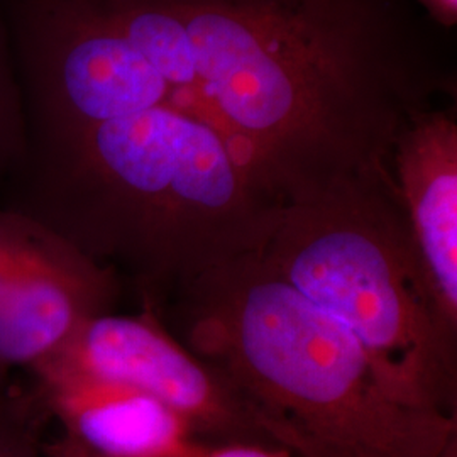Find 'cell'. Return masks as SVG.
Listing matches in <instances>:
<instances>
[{"mask_svg":"<svg viewBox=\"0 0 457 457\" xmlns=\"http://www.w3.org/2000/svg\"><path fill=\"white\" fill-rule=\"evenodd\" d=\"M46 454L48 457H98L88 453L87 449H83L82 445H79L77 442L68 439L65 436L60 441L48 445Z\"/></svg>","mask_w":457,"mask_h":457,"instance_id":"9a60e30c","label":"cell"},{"mask_svg":"<svg viewBox=\"0 0 457 457\" xmlns=\"http://www.w3.org/2000/svg\"><path fill=\"white\" fill-rule=\"evenodd\" d=\"M185 345L245 393L281 447L322 457H442L457 417L385 390L360 341L278 278L262 253L177 290Z\"/></svg>","mask_w":457,"mask_h":457,"instance_id":"3957f363","label":"cell"},{"mask_svg":"<svg viewBox=\"0 0 457 457\" xmlns=\"http://www.w3.org/2000/svg\"><path fill=\"white\" fill-rule=\"evenodd\" d=\"M392 173L434 307L457 336V122L432 107L398 136Z\"/></svg>","mask_w":457,"mask_h":457,"instance_id":"ba28073f","label":"cell"},{"mask_svg":"<svg viewBox=\"0 0 457 457\" xmlns=\"http://www.w3.org/2000/svg\"><path fill=\"white\" fill-rule=\"evenodd\" d=\"M48 147L49 209L85 254L180 290L262 253L283 204L204 119L175 105L100 122Z\"/></svg>","mask_w":457,"mask_h":457,"instance_id":"7a4b0ae2","label":"cell"},{"mask_svg":"<svg viewBox=\"0 0 457 457\" xmlns=\"http://www.w3.org/2000/svg\"><path fill=\"white\" fill-rule=\"evenodd\" d=\"M287 205L392 168L454 66L411 0H85Z\"/></svg>","mask_w":457,"mask_h":457,"instance_id":"6da1fadb","label":"cell"},{"mask_svg":"<svg viewBox=\"0 0 457 457\" xmlns=\"http://www.w3.org/2000/svg\"><path fill=\"white\" fill-rule=\"evenodd\" d=\"M305 457V456H303ZM307 457H322V456H315V454H307Z\"/></svg>","mask_w":457,"mask_h":457,"instance_id":"e0dca14e","label":"cell"},{"mask_svg":"<svg viewBox=\"0 0 457 457\" xmlns=\"http://www.w3.org/2000/svg\"><path fill=\"white\" fill-rule=\"evenodd\" d=\"M114 290L107 268L36 224L24 262L0 300V368L48 361L87 320L105 313Z\"/></svg>","mask_w":457,"mask_h":457,"instance_id":"52a82bcc","label":"cell"},{"mask_svg":"<svg viewBox=\"0 0 457 457\" xmlns=\"http://www.w3.org/2000/svg\"><path fill=\"white\" fill-rule=\"evenodd\" d=\"M442 457H457V442H454V444L444 453V456Z\"/></svg>","mask_w":457,"mask_h":457,"instance_id":"2e32d148","label":"cell"},{"mask_svg":"<svg viewBox=\"0 0 457 457\" xmlns=\"http://www.w3.org/2000/svg\"><path fill=\"white\" fill-rule=\"evenodd\" d=\"M28 115L7 12L0 7V175L26 151Z\"/></svg>","mask_w":457,"mask_h":457,"instance_id":"30bf717a","label":"cell"},{"mask_svg":"<svg viewBox=\"0 0 457 457\" xmlns=\"http://www.w3.org/2000/svg\"><path fill=\"white\" fill-rule=\"evenodd\" d=\"M7 16L26 115L45 145L171 104L173 87L85 0H16Z\"/></svg>","mask_w":457,"mask_h":457,"instance_id":"5b68a950","label":"cell"},{"mask_svg":"<svg viewBox=\"0 0 457 457\" xmlns=\"http://www.w3.org/2000/svg\"><path fill=\"white\" fill-rule=\"evenodd\" d=\"M65 437L98 457H194L205 444L180 415L131 386L39 371Z\"/></svg>","mask_w":457,"mask_h":457,"instance_id":"9c48e42d","label":"cell"},{"mask_svg":"<svg viewBox=\"0 0 457 457\" xmlns=\"http://www.w3.org/2000/svg\"><path fill=\"white\" fill-rule=\"evenodd\" d=\"M281 445L256 442H205L194 457H292Z\"/></svg>","mask_w":457,"mask_h":457,"instance_id":"7c38bea8","label":"cell"},{"mask_svg":"<svg viewBox=\"0 0 457 457\" xmlns=\"http://www.w3.org/2000/svg\"><path fill=\"white\" fill-rule=\"evenodd\" d=\"M36 370L90 376L146 393L180 415L200 441L279 445L275 425L262 410L149 315H96Z\"/></svg>","mask_w":457,"mask_h":457,"instance_id":"8992f818","label":"cell"},{"mask_svg":"<svg viewBox=\"0 0 457 457\" xmlns=\"http://www.w3.org/2000/svg\"><path fill=\"white\" fill-rule=\"evenodd\" d=\"M436 26L451 29L457 24V0H411Z\"/></svg>","mask_w":457,"mask_h":457,"instance_id":"4fadbf2b","label":"cell"},{"mask_svg":"<svg viewBox=\"0 0 457 457\" xmlns=\"http://www.w3.org/2000/svg\"><path fill=\"white\" fill-rule=\"evenodd\" d=\"M0 457H33V447L19 436L0 432Z\"/></svg>","mask_w":457,"mask_h":457,"instance_id":"5bb4252c","label":"cell"},{"mask_svg":"<svg viewBox=\"0 0 457 457\" xmlns=\"http://www.w3.org/2000/svg\"><path fill=\"white\" fill-rule=\"evenodd\" d=\"M262 256L360 341L392 398L456 415V336L434 307L392 168L283 205Z\"/></svg>","mask_w":457,"mask_h":457,"instance_id":"277c9868","label":"cell"},{"mask_svg":"<svg viewBox=\"0 0 457 457\" xmlns=\"http://www.w3.org/2000/svg\"><path fill=\"white\" fill-rule=\"evenodd\" d=\"M33 219L12 212H0V300L14 281L33 239Z\"/></svg>","mask_w":457,"mask_h":457,"instance_id":"8fae6325","label":"cell"}]
</instances>
